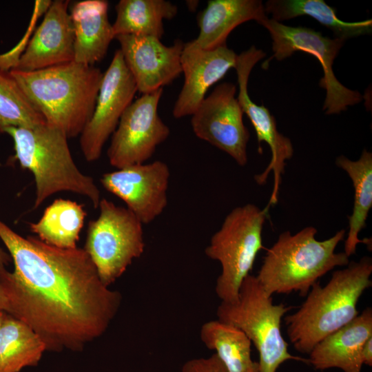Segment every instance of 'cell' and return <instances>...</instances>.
Segmentation results:
<instances>
[{
	"label": "cell",
	"mask_w": 372,
	"mask_h": 372,
	"mask_svg": "<svg viewBox=\"0 0 372 372\" xmlns=\"http://www.w3.org/2000/svg\"><path fill=\"white\" fill-rule=\"evenodd\" d=\"M0 240L14 267L0 276L7 313L30 327L47 351H80L107 330L122 297L102 282L83 249L24 238L1 220Z\"/></svg>",
	"instance_id": "cell-1"
},
{
	"label": "cell",
	"mask_w": 372,
	"mask_h": 372,
	"mask_svg": "<svg viewBox=\"0 0 372 372\" xmlns=\"http://www.w3.org/2000/svg\"><path fill=\"white\" fill-rule=\"evenodd\" d=\"M47 124L69 138L81 134L94 110L103 73L70 61L43 69L8 70Z\"/></svg>",
	"instance_id": "cell-2"
},
{
	"label": "cell",
	"mask_w": 372,
	"mask_h": 372,
	"mask_svg": "<svg viewBox=\"0 0 372 372\" xmlns=\"http://www.w3.org/2000/svg\"><path fill=\"white\" fill-rule=\"evenodd\" d=\"M332 273L323 287L316 282L299 309L285 318L287 333L295 349L309 354L324 338L353 320L357 304L372 285V259L362 257Z\"/></svg>",
	"instance_id": "cell-3"
},
{
	"label": "cell",
	"mask_w": 372,
	"mask_h": 372,
	"mask_svg": "<svg viewBox=\"0 0 372 372\" xmlns=\"http://www.w3.org/2000/svg\"><path fill=\"white\" fill-rule=\"evenodd\" d=\"M316 234L313 227L294 234L286 231L267 249L256 277L268 295L296 291L306 297L321 277L337 267L348 265L349 257L344 251L335 252L345 229L323 240H317Z\"/></svg>",
	"instance_id": "cell-4"
},
{
	"label": "cell",
	"mask_w": 372,
	"mask_h": 372,
	"mask_svg": "<svg viewBox=\"0 0 372 372\" xmlns=\"http://www.w3.org/2000/svg\"><path fill=\"white\" fill-rule=\"evenodd\" d=\"M3 133L12 138L13 159L34 176V208L51 195L61 192L86 196L94 208L99 207L100 191L94 179L82 173L76 165L68 138L61 130L45 123L33 127H10Z\"/></svg>",
	"instance_id": "cell-5"
},
{
	"label": "cell",
	"mask_w": 372,
	"mask_h": 372,
	"mask_svg": "<svg viewBox=\"0 0 372 372\" xmlns=\"http://www.w3.org/2000/svg\"><path fill=\"white\" fill-rule=\"evenodd\" d=\"M293 307L273 304L272 296L263 289L256 277L248 275L243 280L238 300L221 302L217 319L241 330L256 348L260 372H276L285 361L308 364V360L289 353L288 343L281 333L283 316Z\"/></svg>",
	"instance_id": "cell-6"
},
{
	"label": "cell",
	"mask_w": 372,
	"mask_h": 372,
	"mask_svg": "<svg viewBox=\"0 0 372 372\" xmlns=\"http://www.w3.org/2000/svg\"><path fill=\"white\" fill-rule=\"evenodd\" d=\"M269 209L267 206L260 209L254 204L234 208L205 248L206 256L221 265L215 287L221 302L238 300L240 286L264 248L262 231Z\"/></svg>",
	"instance_id": "cell-7"
},
{
	"label": "cell",
	"mask_w": 372,
	"mask_h": 372,
	"mask_svg": "<svg viewBox=\"0 0 372 372\" xmlns=\"http://www.w3.org/2000/svg\"><path fill=\"white\" fill-rule=\"evenodd\" d=\"M99 207V217L89 222L83 249L109 287L143 254V224L127 207L105 198L101 199Z\"/></svg>",
	"instance_id": "cell-8"
},
{
	"label": "cell",
	"mask_w": 372,
	"mask_h": 372,
	"mask_svg": "<svg viewBox=\"0 0 372 372\" xmlns=\"http://www.w3.org/2000/svg\"><path fill=\"white\" fill-rule=\"evenodd\" d=\"M258 23L267 30L272 39L273 54L263 63V69L268 68L272 59L282 61L298 51L310 54L319 61L323 70L319 85L326 91L322 108L326 114H339L361 102L362 95L343 85L333 71V61L344 41L324 37L309 28L288 26L267 15Z\"/></svg>",
	"instance_id": "cell-9"
},
{
	"label": "cell",
	"mask_w": 372,
	"mask_h": 372,
	"mask_svg": "<svg viewBox=\"0 0 372 372\" xmlns=\"http://www.w3.org/2000/svg\"><path fill=\"white\" fill-rule=\"evenodd\" d=\"M163 90L142 94L127 107L112 135L107 152L116 168L143 164L169 136L170 130L158 114Z\"/></svg>",
	"instance_id": "cell-10"
},
{
	"label": "cell",
	"mask_w": 372,
	"mask_h": 372,
	"mask_svg": "<svg viewBox=\"0 0 372 372\" xmlns=\"http://www.w3.org/2000/svg\"><path fill=\"white\" fill-rule=\"evenodd\" d=\"M236 87L224 82L205 96L192 115L195 135L228 154L240 166L247 163L250 134L243 123V112L236 97Z\"/></svg>",
	"instance_id": "cell-11"
},
{
	"label": "cell",
	"mask_w": 372,
	"mask_h": 372,
	"mask_svg": "<svg viewBox=\"0 0 372 372\" xmlns=\"http://www.w3.org/2000/svg\"><path fill=\"white\" fill-rule=\"evenodd\" d=\"M136 92L134 79L118 49L103 73L94 112L80 134V147L86 161L100 158L104 145Z\"/></svg>",
	"instance_id": "cell-12"
},
{
	"label": "cell",
	"mask_w": 372,
	"mask_h": 372,
	"mask_svg": "<svg viewBox=\"0 0 372 372\" xmlns=\"http://www.w3.org/2000/svg\"><path fill=\"white\" fill-rule=\"evenodd\" d=\"M265 56L266 54L262 50L252 45L237 55L234 68L238 85V94L236 98L243 113L248 116L255 129L259 145L258 151L262 152V141L267 143L271 149V158L268 166L263 172L254 176L258 185H263L266 183L269 173L273 172V187L267 205L270 207L278 202L281 176L285 172L286 161L293 156V147L291 140L278 131L275 118L269 110L263 105L255 103L248 93L250 73L254 65Z\"/></svg>",
	"instance_id": "cell-13"
},
{
	"label": "cell",
	"mask_w": 372,
	"mask_h": 372,
	"mask_svg": "<svg viewBox=\"0 0 372 372\" xmlns=\"http://www.w3.org/2000/svg\"><path fill=\"white\" fill-rule=\"evenodd\" d=\"M170 172L161 161L125 167L102 175L100 182L121 198L143 225L160 216L167 205Z\"/></svg>",
	"instance_id": "cell-14"
},
{
	"label": "cell",
	"mask_w": 372,
	"mask_h": 372,
	"mask_svg": "<svg viewBox=\"0 0 372 372\" xmlns=\"http://www.w3.org/2000/svg\"><path fill=\"white\" fill-rule=\"evenodd\" d=\"M115 39L137 91L142 94L163 88L182 73L181 54L185 43L181 40L167 46L152 37L124 34Z\"/></svg>",
	"instance_id": "cell-15"
},
{
	"label": "cell",
	"mask_w": 372,
	"mask_h": 372,
	"mask_svg": "<svg viewBox=\"0 0 372 372\" xmlns=\"http://www.w3.org/2000/svg\"><path fill=\"white\" fill-rule=\"evenodd\" d=\"M237 55L227 44L213 50H203L189 41L181 54L183 87L174 103L176 118L192 116L205 98L210 87L234 68Z\"/></svg>",
	"instance_id": "cell-16"
},
{
	"label": "cell",
	"mask_w": 372,
	"mask_h": 372,
	"mask_svg": "<svg viewBox=\"0 0 372 372\" xmlns=\"http://www.w3.org/2000/svg\"><path fill=\"white\" fill-rule=\"evenodd\" d=\"M68 6V0L51 2L41 23L12 69L31 72L74 61V32Z\"/></svg>",
	"instance_id": "cell-17"
},
{
	"label": "cell",
	"mask_w": 372,
	"mask_h": 372,
	"mask_svg": "<svg viewBox=\"0 0 372 372\" xmlns=\"http://www.w3.org/2000/svg\"><path fill=\"white\" fill-rule=\"evenodd\" d=\"M372 337V309L366 307L353 320L320 340L309 353L308 364L316 370L337 368L361 372V352Z\"/></svg>",
	"instance_id": "cell-18"
},
{
	"label": "cell",
	"mask_w": 372,
	"mask_h": 372,
	"mask_svg": "<svg viewBox=\"0 0 372 372\" xmlns=\"http://www.w3.org/2000/svg\"><path fill=\"white\" fill-rule=\"evenodd\" d=\"M108 6L105 0H83L71 7L74 61L93 65L106 55L111 41L115 39L108 18Z\"/></svg>",
	"instance_id": "cell-19"
},
{
	"label": "cell",
	"mask_w": 372,
	"mask_h": 372,
	"mask_svg": "<svg viewBox=\"0 0 372 372\" xmlns=\"http://www.w3.org/2000/svg\"><path fill=\"white\" fill-rule=\"evenodd\" d=\"M267 16L260 0H210L196 17L199 34L190 42L203 50H213L226 44L230 32L240 24L254 20L258 23Z\"/></svg>",
	"instance_id": "cell-20"
},
{
	"label": "cell",
	"mask_w": 372,
	"mask_h": 372,
	"mask_svg": "<svg viewBox=\"0 0 372 372\" xmlns=\"http://www.w3.org/2000/svg\"><path fill=\"white\" fill-rule=\"evenodd\" d=\"M266 14L278 22L300 16H308L331 30L334 38L343 41L369 34L372 30V20L346 22L340 19L334 8L323 0H269L264 4Z\"/></svg>",
	"instance_id": "cell-21"
},
{
	"label": "cell",
	"mask_w": 372,
	"mask_h": 372,
	"mask_svg": "<svg viewBox=\"0 0 372 372\" xmlns=\"http://www.w3.org/2000/svg\"><path fill=\"white\" fill-rule=\"evenodd\" d=\"M335 164L347 173L354 188L353 211L348 217L349 231L344 251L350 257L355 254L359 243L369 245V239L361 240L358 235L366 227V220L372 207V153L364 149L357 161H351L342 155L336 158Z\"/></svg>",
	"instance_id": "cell-22"
},
{
	"label": "cell",
	"mask_w": 372,
	"mask_h": 372,
	"mask_svg": "<svg viewBox=\"0 0 372 372\" xmlns=\"http://www.w3.org/2000/svg\"><path fill=\"white\" fill-rule=\"evenodd\" d=\"M45 351V342L30 327L3 313L0 325V372H19L36 366Z\"/></svg>",
	"instance_id": "cell-23"
},
{
	"label": "cell",
	"mask_w": 372,
	"mask_h": 372,
	"mask_svg": "<svg viewBox=\"0 0 372 372\" xmlns=\"http://www.w3.org/2000/svg\"><path fill=\"white\" fill-rule=\"evenodd\" d=\"M115 10L114 37L131 34L159 39L164 34L163 20L172 19L178 12V7L165 0H121Z\"/></svg>",
	"instance_id": "cell-24"
},
{
	"label": "cell",
	"mask_w": 372,
	"mask_h": 372,
	"mask_svg": "<svg viewBox=\"0 0 372 372\" xmlns=\"http://www.w3.org/2000/svg\"><path fill=\"white\" fill-rule=\"evenodd\" d=\"M200 337L227 372H260L258 362L251 355V340L237 327L218 319L210 320L202 325Z\"/></svg>",
	"instance_id": "cell-25"
},
{
	"label": "cell",
	"mask_w": 372,
	"mask_h": 372,
	"mask_svg": "<svg viewBox=\"0 0 372 372\" xmlns=\"http://www.w3.org/2000/svg\"><path fill=\"white\" fill-rule=\"evenodd\" d=\"M86 212L75 201L56 199L45 208L41 218L30 224L31 231L43 242L61 249H74Z\"/></svg>",
	"instance_id": "cell-26"
},
{
	"label": "cell",
	"mask_w": 372,
	"mask_h": 372,
	"mask_svg": "<svg viewBox=\"0 0 372 372\" xmlns=\"http://www.w3.org/2000/svg\"><path fill=\"white\" fill-rule=\"evenodd\" d=\"M45 123L8 71L0 70V132L10 127H33Z\"/></svg>",
	"instance_id": "cell-27"
},
{
	"label": "cell",
	"mask_w": 372,
	"mask_h": 372,
	"mask_svg": "<svg viewBox=\"0 0 372 372\" xmlns=\"http://www.w3.org/2000/svg\"><path fill=\"white\" fill-rule=\"evenodd\" d=\"M182 372H227L216 353L207 358H194L182 366Z\"/></svg>",
	"instance_id": "cell-28"
},
{
	"label": "cell",
	"mask_w": 372,
	"mask_h": 372,
	"mask_svg": "<svg viewBox=\"0 0 372 372\" xmlns=\"http://www.w3.org/2000/svg\"><path fill=\"white\" fill-rule=\"evenodd\" d=\"M361 358L363 365L372 366V337L364 342L362 349Z\"/></svg>",
	"instance_id": "cell-29"
},
{
	"label": "cell",
	"mask_w": 372,
	"mask_h": 372,
	"mask_svg": "<svg viewBox=\"0 0 372 372\" xmlns=\"http://www.w3.org/2000/svg\"><path fill=\"white\" fill-rule=\"evenodd\" d=\"M12 261V258L8 252L6 251L0 246V276L7 271L6 266Z\"/></svg>",
	"instance_id": "cell-30"
},
{
	"label": "cell",
	"mask_w": 372,
	"mask_h": 372,
	"mask_svg": "<svg viewBox=\"0 0 372 372\" xmlns=\"http://www.w3.org/2000/svg\"><path fill=\"white\" fill-rule=\"evenodd\" d=\"M8 298L6 296L2 282L0 280V311L8 312Z\"/></svg>",
	"instance_id": "cell-31"
},
{
	"label": "cell",
	"mask_w": 372,
	"mask_h": 372,
	"mask_svg": "<svg viewBox=\"0 0 372 372\" xmlns=\"http://www.w3.org/2000/svg\"><path fill=\"white\" fill-rule=\"evenodd\" d=\"M187 4L188 5V8L190 9V10L194 11L197 7L198 1H187Z\"/></svg>",
	"instance_id": "cell-32"
},
{
	"label": "cell",
	"mask_w": 372,
	"mask_h": 372,
	"mask_svg": "<svg viewBox=\"0 0 372 372\" xmlns=\"http://www.w3.org/2000/svg\"><path fill=\"white\" fill-rule=\"evenodd\" d=\"M3 313L4 311H0V325H1L3 317Z\"/></svg>",
	"instance_id": "cell-33"
}]
</instances>
